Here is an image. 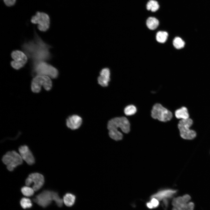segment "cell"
I'll use <instances>...</instances> for the list:
<instances>
[{
	"label": "cell",
	"mask_w": 210,
	"mask_h": 210,
	"mask_svg": "<svg viewBox=\"0 0 210 210\" xmlns=\"http://www.w3.org/2000/svg\"><path fill=\"white\" fill-rule=\"evenodd\" d=\"M108 134L111 139L116 141L121 140L123 137L122 133L118 130L120 129L125 133H128L130 130V124L126 117H122L112 118L107 124Z\"/></svg>",
	"instance_id": "1"
},
{
	"label": "cell",
	"mask_w": 210,
	"mask_h": 210,
	"mask_svg": "<svg viewBox=\"0 0 210 210\" xmlns=\"http://www.w3.org/2000/svg\"><path fill=\"white\" fill-rule=\"evenodd\" d=\"M33 201L40 206L45 208L49 206L52 201H54L57 205L60 204L62 199L56 192L49 190H45L36 195Z\"/></svg>",
	"instance_id": "2"
},
{
	"label": "cell",
	"mask_w": 210,
	"mask_h": 210,
	"mask_svg": "<svg viewBox=\"0 0 210 210\" xmlns=\"http://www.w3.org/2000/svg\"><path fill=\"white\" fill-rule=\"evenodd\" d=\"M193 124V120L190 118L180 120L178 127L182 138L185 139L192 140L196 137V132L190 129Z\"/></svg>",
	"instance_id": "3"
},
{
	"label": "cell",
	"mask_w": 210,
	"mask_h": 210,
	"mask_svg": "<svg viewBox=\"0 0 210 210\" xmlns=\"http://www.w3.org/2000/svg\"><path fill=\"white\" fill-rule=\"evenodd\" d=\"M23 160L20 154L15 150L7 152L2 158L3 162L10 171H13L17 166L22 164Z\"/></svg>",
	"instance_id": "4"
},
{
	"label": "cell",
	"mask_w": 210,
	"mask_h": 210,
	"mask_svg": "<svg viewBox=\"0 0 210 210\" xmlns=\"http://www.w3.org/2000/svg\"><path fill=\"white\" fill-rule=\"evenodd\" d=\"M50 77L43 75H37L34 78L32 82L31 89L34 93L39 92L42 86L46 90H50L52 87V83Z\"/></svg>",
	"instance_id": "5"
},
{
	"label": "cell",
	"mask_w": 210,
	"mask_h": 210,
	"mask_svg": "<svg viewBox=\"0 0 210 210\" xmlns=\"http://www.w3.org/2000/svg\"><path fill=\"white\" fill-rule=\"evenodd\" d=\"M151 116L153 118L163 122L169 121L173 116L171 112L158 103L155 104L153 106Z\"/></svg>",
	"instance_id": "6"
},
{
	"label": "cell",
	"mask_w": 210,
	"mask_h": 210,
	"mask_svg": "<svg viewBox=\"0 0 210 210\" xmlns=\"http://www.w3.org/2000/svg\"><path fill=\"white\" fill-rule=\"evenodd\" d=\"M35 71L37 75L46 76L52 78H57L58 74L56 68L44 62H41L37 64Z\"/></svg>",
	"instance_id": "7"
},
{
	"label": "cell",
	"mask_w": 210,
	"mask_h": 210,
	"mask_svg": "<svg viewBox=\"0 0 210 210\" xmlns=\"http://www.w3.org/2000/svg\"><path fill=\"white\" fill-rule=\"evenodd\" d=\"M31 21L33 23L38 24V28L41 31H46L49 28L50 18L49 15L45 13L37 12L32 17Z\"/></svg>",
	"instance_id": "8"
},
{
	"label": "cell",
	"mask_w": 210,
	"mask_h": 210,
	"mask_svg": "<svg viewBox=\"0 0 210 210\" xmlns=\"http://www.w3.org/2000/svg\"><path fill=\"white\" fill-rule=\"evenodd\" d=\"M44 178L43 175L38 173H33L29 175L26 179L25 183L27 186H29L33 184L32 188L34 191L39 190L44 183Z\"/></svg>",
	"instance_id": "9"
},
{
	"label": "cell",
	"mask_w": 210,
	"mask_h": 210,
	"mask_svg": "<svg viewBox=\"0 0 210 210\" xmlns=\"http://www.w3.org/2000/svg\"><path fill=\"white\" fill-rule=\"evenodd\" d=\"M11 56L13 60L11 62V65L13 68L16 69H18L23 66L27 60L26 55L19 50L13 51Z\"/></svg>",
	"instance_id": "10"
},
{
	"label": "cell",
	"mask_w": 210,
	"mask_h": 210,
	"mask_svg": "<svg viewBox=\"0 0 210 210\" xmlns=\"http://www.w3.org/2000/svg\"><path fill=\"white\" fill-rule=\"evenodd\" d=\"M19 154L23 160L24 161L29 165H32L35 162L34 157L29 148L26 145L20 146L18 149Z\"/></svg>",
	"instance_id": "11"
},
{
	"label": "cell",
	"mask_w": 210,
	"mask_h": 210,
	"mask_svg": "<svg viewBox=\"0 0 210 210\" xmlns=\"http://www.w3.org/2000/svg\"><path fill=\"white\" fill-rule=\"evenodd\" d=\"M176 190L166 189L160 190L151 196V197H154L159 201L163 200L164 199H169L172 197L176 193Z\"/></svg>",
	"instance_id": "12"
},
{
	"label": "cell",
	"mask_w": 210,
	"mask_h": 210,
	"mask_svg": "<svg viewBox=\"0 0 210 210\" xmlns=\"http://www.w3.org/2000/svg\"><path fill=\"white\" fill-rule=\"evenodd\" d=\"M82 123V119L77 115H73L69 117L66 120L67 127L72 130L78 129Z\"/></svg>",
	"instance_id": "13"
},
{
	"label": "cell",
	"mask_w": 210,
	"mask_h": 210,
	"mask_svg": "<svg viewBox=\"0 0 210 210\" xmlns=\"http://www.w3.org/2000/svg\"><path fill=\"white\" fill-rule=\"evenodd\" d=\"M100 76L98 78V83L102 87L108 86L110 80V71L107 68L103 69L100 71Z\"/></svg>",
	"instance_id": "14"
},
{
	"label": "cell",
	"mask_w": 210,
	"mask_h": 210,
	"mask_svg": "<svg viewBox=\"0 0 210 210\" xmlns=\"http://www.w3.org/2000/svg\"><path fill=\"white\" fill-rule=\"evenodd\" d=\"M190 196L188 194L174 198L172 202L173 207L178 208L185 206L190 202Z\"/></svg>",
	"instance_id": "15"
},
{
	"label": "cell",
	"mask_w": 210,
	"mask_h": 210,
	"mask_svg": "<svg viewBox=\"0 0 210 210\" xmlns=\"http://www.w3.org/2000/svg\"><path fill=\"white\" fill-rule=\"evenodd\" d=\"M63 203L67 207H71L75 204L76 196L74 194L67 192L66 193L63 197Z\"/></svg>",
	"instance_id": "16"
},
{
	"label": "cell",
	"mask_w": 210,
	"mask_h": 210,
	"mask_svg": "<svg viewBox=\"0 0 210 210\" xmlns=\"http://www.w3.org/2000/svg\"><path fill=\"white\" fill-rule=\"evenodd\" d=\"M175 115L176 118L180 120L189 118L188 109L185 106H183L177 109L175 111Z\"/></svg>",
	"instance_id": "17"
},
{
	"label": "cell",
	"mask_w": 210,
	"mask_h": 210,
	"mask_svg": "<svg viewBox=\"0 0 210 210\" xmlns=\"http://www.w3.org/2000/svg\"><path fill=\"white\" fill-rule=\"evenodd\" d=\"M146 24L147 27L149 29L153 30L157 27L159 24V22L155 18L150 17L147 19Z\"/></svg>",
	"instance_id": "18"
},
{
	"label": "cell",
	"mask_w": 210,
	"mask_h": 210,
	"mask_svg": "<svg viewBox=\"0 0 210 210\" xmlns=\"http://www.w3.org/2000/svg\"><path fill=\"white\" fill-rule=\"evenodd\" d=\"M159 7L158 2L156 1L153 0H150L146 5L147 9L148 10H151L153 12L158 10Z\"/></svg>",
	"instance_id": "19"
},
{
	"label": "cell",
	"mask_w": 210,
	"mask_h": 210,
	"mask_svg": "<svg viewBox=\"0 0 210 210\" xmlns=\"http://www.w3.org/2000/svg\"><path fill=\"white\" fill-rule=\"evenodd\" d=\"M168 36L167 33L165 31H159L156 35V39L159 42L162 43H164L167 40Z\"/></svg>",
	"instance_id": "20"
},
{
	"label": "cell",
	"mask_w": 210,
	"mask_h": 210,
	"mask_svg": "<svg viewBox=\"0 0 210 210\" xmlns=\"http://www.w3.org/2000/svg\"><path fill=\"white\" fill-rule=\"evenodd\" d=\"M21 190L23 195L26 197H30L32 196L34 194L35 191L32 188L27 186L22 187Z\"/></svg>",
	"instance_id": "21"
},
{
	"label": "cell",
	"mask_w": 210,
	"mask_h": 210,
	"mask_svg": "<svg viewBox=\"0 0 210 210\" xmlns=\"http://www.w3.org/2000/svg\"><path fill=\"white\" fill-rule=\"evenodd\" d=\"M20 203L21 207L24 209L30 208L32 206L31 200L26 197L22 198L20 201Z\"/></svg>",
	"instance_id": "22"
},
{
	"label": "cell",
	"mask_w": 210,
	"mask_h": 210,
	"mask_svg": "<svg viewBox=\"0 0 210 210\" xmlns=\"http://www.w3.org/2000/svg\"><path fill=\"white\" fill-rule=\"evenodd\" d=\"M173 44L174 47L177 49L183 48L185 45L184 41L180 37H176L173 40Z\"/></svg>",
	"instance_id": "23"
},
{
	"label": "cell",
	"mask_w": 210,
	"mask_h": 210,
	"mask_svg": "<svg viewBox=\"0 0 210 210\" xmlns=\"http://www.w3.org/2000/svg\"><path fill=\"white\" fill-rule=\"evenodd\" d=\"M136 111V108L134 106L132 105L127 106L124 110L125 114L128 116H131L134 114Z\"/></svg>",
	"instance_id": "24"
},
{
	"label": "cell",
	"mask_w": 210,
	"mask_h": 210,
	"mask_svg": "<svg viewBox=\"0 0 210 210\" xmlns=\"http://www.w3.org/2000/svg\"><path fill=\"white\" fill-rule=\"evenodd\" d=\"M159 201L154 197H151L150 201L146 203V205L150 209L157 207L159 205Z\"/></svg>",
	"instance_id": "25"
},
{
	"label": "cell",
	"mask_w": 210,
	"mask_h": 210,
	"mask_svg": "<svg viewBox=\"0 0 210 210\" xmlns=\"http://www.w3.org/2000/svg\"><path fill=\"white\" fill-rule=\"evenodd\" d=\"M194 203L190 202L186 205L180 207H173L172 210H194Z\"/></svg>",
	"instance_id": "26"
},
{
	"label": "cell",
	"mask_w": 210,
	"mask_h": 210,
	"mask_svg": "<svg viewBox=\"0 0 210 210\" xmlns=\"http://www.w3.org/2000/svg\"><path fill=\"white\" fill-rule=\"evenodd\" d=\"M5 4L8 6H11L15 4L16 0H3Z\"/></svg>",
	"instance_id": "27"
},
{
	"label": "cell",
	"mask_w": 210,
	"mask_h": 210,
	"mask_svg": "<svg viewBox=\"0 0 210 210\" xmlns=\"http://www.w3.org/2000/svg\"><path fill=\"white\" fill-rule=\"evenodd\" d=\"M162 206L165 209H166L168 205V199H164L162 200Z\"/></svg>",
	"instance_id": "28"
}]
</instances>
